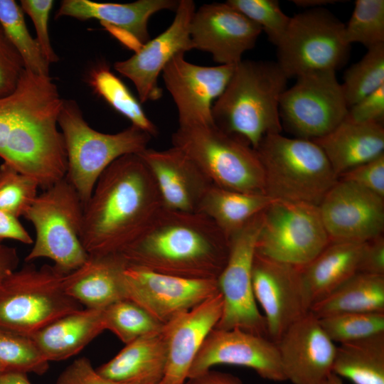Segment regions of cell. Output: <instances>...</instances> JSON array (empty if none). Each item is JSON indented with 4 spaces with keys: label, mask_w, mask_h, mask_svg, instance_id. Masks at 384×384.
Masks as SVG:
<instances>
[{
    "label": "cell",
    "mask_w": 384,
    "mask_h": 384,
    "mask_svg": "<svg viewBox=\"0 0 384 384\" xmlns=\"http://www.w3.org/2000/svg\"><path fill=\"white\" fill-rule=\"evenodd\" d=\"M63 102L50 76L26 69L16 90L0 98V157L43 190L66 174L65 144L58 129Z\"/></svg>",
    "instance_id": "obj_1"
},
{
    "label": "cell",
    "mask_w": 384,
    "mask_h": 384,
    "mask_svg": "<svg viewBox=\"0 0 384 384\" xmlns=\"http://www.w3.org/2000/svg\"><path fill=\"white\" fill-rule=\"evenodd\" d=\"M155 181L138 154L112 163L84 206L81 241L88 255L120 254L163 208Z\"/></svg>",
    "instance_id": "obj_2"
},
{
    "label": "cell",
    "mask_w": 384,
    "mask_h": 384,
    "mask_svg": "<svg viewBox=\"0 0 384 384\" xmlns=\"http://www.w3.org/2000/svg\"><path fill=\"white\" fill-rule=\"evenodd\" d=\"M229 239L198 212L163 208L120 255L127 265L191 279H217L228 257Z\"/></svg>",
    "instance_id": "obj_3"
},
{
    "label": "cell",
    "mask_w": 384,
    "mask_h": 384,
    "mask_svg": "<svg viewBox=\"0 0 384 384\" xmlns=\"http://www.w3.org/2000/svg\"><path fill=\"white\" fill-rule=\"evenodd\" d=\"M288 78L270 60H242L213 103V123L256 149L265 136L281 133L279 105Z\"/></svg>",
    "instance_id": "obj_4"
},
{
    "label": "cell",
    "mask_w": 384,
    "mask_h": 384,
    "mask_svg": "<svg viewBox=\"0 0 384 384\" xmlns=\"http://www.w3.org/2000/svg\"><path fill=\"white\" fill-rule=\"evenodd\" d=\"M255 150L264 170L265 194L272 199L319 206L337 181L313 140L269 134Z\"/></svg>",
    "instance_id": "obj_5"
},
{
    "label": "cell",
    "mask_w": 384,
    "mask_h": 384,
    "mask_svg": "<svg viewBox=\"0 0 384 384\" xmlns=\"http://www.w3.org/2000/svg\"><path fill=\"white\" fill-rule=\"evenodd\" d=\"M67 157L65 178L75 189L83 206L106 169L117 159L138 154L147 148L151 136L131 125L115 134L92 129L78 103L63 100L58 119Z\"/></svg>",
    "instance_id": "obj_6"
},
{
    "label": "cell",
    "mask_w": 384,
    "mask_h": 384,
    "mask_svg": "<svg viewBox=\"0 0 384 384\" xmlns=\"http://www.w3.org/2000/svg\"><path fill=\"white\" fill-rule=\"evenodd\" d=\"M171 142L213 185L265 194L264 170L259 156L242 139L213 124L178 127Z\"/></svg>",
    "instance_id": "obj_7"
},
{
    "label": "cell",
    "mask_w": 384,
    "mask_h": 384,
    "mask_svg": "<svg viewBox=\"0 0 384 384\" xmlns=\"http://www.w3.org/2000/svg\"><path fill=\"white\" fill-rule=\"evenodd\" d=\"M26 263L0 281V329L31 336L83 308L65 292V274L53 265Z\"/></svg>",
    "instance_id": "obj_8"
},
{
    "label": "cell",
    "mask_w": 384,
    "mask_h": 384,
    "mask_svg": "<svg viewBox=\"0 0 384 384\" xmlns=\"http://www.w3.org/2000/svg\"><path fill=\"white\" fill-rule=\"evenodd\" d=\"M83 209L80 196L65 178L38 194L23 216L36 233L26 262L48 258L64 274L80 267L88 257L81 241Z\"/></svg>",
    "instance_id": "obj_9"
},
{
    "label": "cell",
    "mask_w": 384,
    "mask_h": 384,
    "mask_svg": "<svg viewBox=\"0 0 384 384\" xmlns=\"http://www.w3.org/2000/svg\"><path fill=\"white\" fill-rule=\"evenodd\" d=\"M344 23L329 11L309 9L290 18L276 46L278 64L289 79L320 70L336 71L348 60Z\"/></svg>",
    "instance_id": "obj_10"
},
{
    "label": "cell",
    "mask_w": 384,
    "mask_h": 384,
    "mask_svg": "<svg viewBox=\"0 0 384 384\" xmlns=\"http://www.w3.org/2000/svg\"><path fill=\"white\" fill-rule=\"evenodd\" d=\"M329 242L318 206L274 199L262 211L255 253L303 267Z\"/></svg>",
    "instance_id": "obj_11"
},
{
    "label": "cell",
    "mask_w": 384,
    "mask_h": 384,
    "mask_svg": "<svg viewBox=\"0 0 384 384\" xmlns=\"http://www.w3.org/2000/svg\"><path fill=\"white\" fill-rule=\"evenodd\" d=\"M336 71L302 74L286 88L279 105L282 126L297 138L314 140L333 130L346 117L347 105Z\"/></svg>",
    "instance_id": "obj_12"
},
{
    "label": "cell",
    "mask_w": 384,
    "mask_h": 384,
    "mask_svg": "<svg viewBox=\"0 0 384 384\" xmlns=\"http://www.w3.org/2000/svg\"><path fill=\"white\" fill-rule=\"evenodd\" d=\"M262 218V212L229 238L228 260L217 279L223 311L214 329H238L268 338L265 317L256 304L252 278Z\"/></svg>",
    "instance_id": "obj_13"
},
{
    "label": "cell",
    "mask_w": 384,
    "mask_h": 384,
    "mask_svg": "<svg viewBox=\"0 0 384 384\" xmlns=\"http://www.w3.org/2000/svg\"><path fill=\"white\" fill-rule=\"evenodd\" d=\"M252 287L264 311L267 337L276 343L294 323L310 312L302 267L255 254Z\"/></svg>",
    "instance_id": "obj_14"
},
{
    "label": "cell",
    "mask_w": 384,
    "mask_h": 384,
    "mask_svg": "<svg viewBox=\"0 0 384 384\" xmlns=\"http://www.w3.org/2000/svg\"><path fill=\"white\" fill-rule=\"evenodd\" d=\"M125 299L165 324L220 292L217 279H191L127 265L123 271Z\"/></svg>",
    "instance_id": "obj_15"
},
{
    "label": "cell",
    "mask_w": 384,
    "mask_h": 384,
    "mask_svg": "<svg viewBox=\"0 0 384 384\" xmlns=\"http://www.w3.org/2000/svg\"><path fill=\"white\" fill-rule=\"evenodd\" d=\"M236 65L201 66L175 55L162 70L163 80L177 107L178 127L213 124L212 107L225 89Z\"/></svg>",
    "instance_id": "obj_16"
},
{
    "label": "cell",
    "mask_w": 384,
    "mask_h": 384,
    "mask_svg": "<svg viewBox=\"0 0 384 384\" xmlns=\"http://www.w3.org/2000/svg\"><path fill=\"white\" fill-rule=\"evenodd\" d=\"M330 242H366L383 235L384 198L337 179L318 206Z\"/></svg>",
    "instance_id": "obj_17"
},
{
    "label": "cell",
    "mask_w": 384,
    "mask_h": 384,
    "mask_svg": "<svg viewBox=\"0 0 384 384\" xmlns=\"http://www.w3.org/2000/svg\"><path fill=\"white\" fill-rule=\"evenodd\" d=\"M195 11L193 1H178L174 21L164 31L146 42L129 58L114 64L117 71L133 82L140 102L160 99L159 74L175 55L193 49L190 24Z\"/></svg>",
    "instance_id": "obj_18"
},
{
    "label": "cell",
    "mask_w": 384,
    "mask_h": 384,
    "mask_svg": "<svg viewBox=\"0 0 384 384\" xmlns=\"http://www.w3.org/2000/svg\"><path fill=\"white\" fill-rule=\"evenodd\" d=\"M223 364L251 368L270 381H286L276 343L240 329H213L194 358L188 380Z\"/></svg>",
    "instance_id": "obj_19"
},
{
    "label": "cell",
    "mask_w": 384,
    "mask_h": 384,
    "mask_svg": "<svg viewBox=\"0 0 384 384\" xmlns=\"http://www.w3.org/2000/svg\"><path fill=\"white\" fill-rule=\"evenodd\" d=\"M262 28L226 2L203 4L190 24L193 49L208 52L220 65H237L254 48Z\"/></svg>",
    "instance_id": "obj_20"
},
{
    "label": "cell",
    "mask_w": 384,
    "mask_h": 384,
    "mask_svg": "<svg viewBox=\"0 0 384 384\" xmlns=\"http://www.w3.org/2000/svg\"><path fill=\"white\" fill-rule=\"evenodd\" d=\"M275 343L285 379L292 384H319L332 373L336 346L311 311Z\"/></svg>",
    "instance_id": "obj_21"
},
{
    "label": "cell",
    "mask_w": 384,
    "mask_h": 384,
    "mask_svg": "<svg viewBox=\"0 0 384 384\" xmlns=\"http://www.w3.org/2000/svg\"><path fill=\"white\" fill-rule=\"evenodd\" d=\"M220 292L164 324L166 366L160 384H186L191 364L223 311Z\"/></svg>",
    "instance_id": "obj_22"
},
{
    "label": "cell",
    "mask_w": 384,
    "mask_h": 384,
    "mask_svg": "<svg viewBox=\"0 0 384 384\" xmlns=\"http://www.w3.org/2000/svg\"><path fill=\"white\" fill-rule=\"evenodd\" d=\"M178 4V1L174 0H139L127 4L63 0L56 17L98 20L114 36L136 52L149 41V18L162 10H176Z\"/></svg>",
    "instance_id": "obj_23"
},
{
    "label": "cell",
    "mask_w": 384,
    "mask_h": 384,
    "mask_svg": "<svg viewBox=\"0 0 384 384\" xmlns=\"http://www.w3.org/2000/svg\"><path fill=\"white\" fill-rule=\"evenodd\" d=\"M138 155L155 181L164 208L196 212L212 183L183 152L174 146L146 148Z\"/></svg>",
    "instance_id": "obj_24"
},
{
    "label": "cell",
    "mask_w": 384,
    "mask_h": 384,
    "mask_svg": "<svg viewBox=\"0 0 384 384\" xmlns=\"http://www.w3.org/2000/svg\"><path fill=\"white\" fill-rule=\"evenodd\" d=\"M126 266L120 254L88 255L80 267L65 274V291L85 308L104 309L125 299L123 271Z\"/></svg>",
    "instance_id": "obj_25"
},
{
    "label": "cell",
    "mask_w": 384,
    "mask_h": 384,
    "mask_svg": "<svg viewBox=\"0 0 384 384\" xmlns=\"http://www.w3.org/2000/svg\"><path fill=\"white\" fill-rule=\"evenodd\" d=\"M313 141L324 153L337 178L384 154L383 123L356 122L346 117L330 132Z\"/></svg>",
    "instance_id": "obj_26"
},
{
    "label": "cell",
    "mask_w": 384,
    "mask_h": 384,
    "mask_svg": "<svg viewBox=\"0 0 384 384\" xmlns=\"http://www.w3.org/2000/svg\"><path fill=\"white\" fill-rule=\"evenodd\" d=\"M102 309H82L66 314L31 336L48 361L66 360L77 355L105 331Z\"/></svg>",
    "instance_id": "obj_27"
},
{
    "label": "cell",
    "mask_w": 384,
    "mask_h": 384,
    "mask_svg": "<svg viewBox=\"0 0 384 384\" xmlns=\"http://www.w3.org/2000/svg\"><path fill=\"white\" fill-rule=\"evenodd\" d=\"M161 331L125 344L114 357L96 370L117 382L160 384L166 366V348Z\"/></svg>",
    "instance_id": "obj_28"
},
{
    "label": "cell",
    "mask_w": 384,
    "mask_h": 384,
    "mask_svg": "<svg viewBox=\"0 0 384 384\" xmlns=\"http://www.w3.org/2000/svg\"><path fill=\"white\" fill-rule=\"evenodd\" d=\"M364 245L365 242H330L310 263L302 267L311 306L358 272Z\"/></svg>",
    "instance_id": "obj_29"
},
{
    "label": "cell",
    "mask_w": 384,
    "mask_h": 384,
    "mask_svg": "<svg viewBox=\"0 0 384 384\" xmlns=\"http://www.w3.org/2000/svg\"><path fill=\"white\" fill-rule=\"evenodd\" d=\"M266 194L246 193L211 185L196 212L211 219L229 238L261 213L273 201Z\"/></svg>",
    "instance_id": "obj_30"
},
{
    "label": "cell",
    "mask_w": 384,
    "mask_h": 384,
    "mask_svg": "<svg viewBox=\"0 0 384 384\" xmlns=\"http://www.w3.org/2000/svg\"><path fill=\"white\" fill-rule=\"evenodd\" d=\"M310 311L318 319L346 312H384V275L357 272L314 303Z\"/></svg>",
    "instance_id": "obj_31"
},
{
    "label": "cell",
    "mask_w": 384,
    "mask_h": 384,
    "mask_svg": "<svg viewBox=\"0 0 384 384\" xmlns=\"http://www.w3.org/2000/svg\"><path fill=\"white\" fill-rule=\"evenodd\" d=\"M332 373L353 384H384V332L340 343Z\"/></svg>",
    "instance_id": "obj_32"
},
{
    "label": "cell",
    "mask_w": 384,
    "mask_h": 384,
    "mask_svg": "<svg viewBox=\"0 0 384 384\" xmlns=\"http://www.w3.org/2000/svg\"><path fill=\"white\" fill-rule=\"evenodd\" d=\"M90 83L95 93L127 117L132 125L151 137L157 135V127L147 117L140 102L107 65H100L91 72Z\"/></svg>",
    "instance_id": "obj_33"
},
{
    "label": "cell",
    "mask_w": 384,
    "mask_h": 384,
    "mask_svg": "<svg viewBox=\"0 0 384 384\" xmlns=\"http://www.w3.org/2000/svg\"><path fill=\"white\" fill-rule=\"evenodd\" d=\"M0 27L22 58L25 69L38 75L50 76V64L36 39L31 36L23 11L15 1L0 0Z\"/></svg>",
    "instance_id": "obj_34"
},
{
    "label": "cell",
    "mask_w": 384,
    "mask_h": 384,
    "mask_svg": "<svg viewBox=\"0 0 384 384\" xmlns=\"http://www.w3.org/2000/svg\"><path fill=\"white\" fill-rule=\"evenodd\" d=\"M102 319L105 329L112 332L124 344L159 333L164 327L142 307L127 299L105 307Z\"/></svg>",
    "instance_id": "obj_35"
},
{
    "label": "cell",
    "mask_w": 384,
    "mask_h": 384,
    "mask_svg": "<svg viewBox=\"0 0 384 384\" xmlns=\"http://www.w3.org/2000/svg\"><path fill=\"white\" fill-rule=\"evenodd\" d=\"M367 50L346 70L341 83L348 108L384 85V44Z\"/></svg>",
    "instance_id": "obj_36"
},
{
    "label": "cell",
    "mask_w": 384,
    "mask_h": 384,
    "mask_svg": "<svg viewBox=\"0 0 384 384\" xmlns=\"http://www.w3.org/2000/svg\"><path fill=\"white\" fill-rule=\"evenodd\" d=\"M49 363L31 336L0 329V371L43 375Z\"/></svg>",
    "instance_id": "obj_37"
},
{
    "label": "cell",
    "mask_w": 384,
    "mask_h": 384,
    "mask_svg": "<svg viewBox=\"0 0 384 384\" xmlns=\"http://www.w3.org/2000/svg\"><path fill=\"white\" fill-rule=\"evenodd\" d=\"M344 36L348 44L361 43L367 49L384 44V1L356 0Z\"/></svg>",
    "instance_id": "obj_38"
},
{
    "label": "cell",
    "mask_w": 384,
    "mask_h": 384,
    "mask_svg": "<svg viewBox=\"0 0 384 384\" xmlns=\"http://www.w3.org/2000/svg\"><path fill=\"white\" fill-rule=\"evenodd\" d=\"M334 343H342L384 332V312H346L319 319Z\"/></svg>",
    "instance_id": "obj_39"
},
{
    "label": "cell",
    "mask_w": 384,
    "mask_h": 384,
    "mask_svg": "<svg viewBox=\"0 0 384 384\" xmlns=\"http://www.w3.org/2000/svg\"><path fill=\"white\" fill-rule=\"evenodd\" d=\"M39 184L26 175L4 162L0 165V210L17 217L23 216L38 196Z\"/></svg>",
    "instance_id": "obj_40"
},
{
    "label": "cell",
    "mask_w": 384,
    "mask_h": 384,
    "mask_svg": "<svg viewBox=\"0 0 384 384\" xmlns=\"http://www.w3.org/2000/svg\"><path fill=\"white\" fill-rule=\"evenodd\" d=\"M230 6L257 24L268 40L277 46L284 35L290 18L277 0H228Z\"/></svg>",
    "instance_id": "obj_41"
},
{
    "label": "cell",
    "mask_w": 384,
    "mask_h": 384,
    "mask_svg": "<svg viewBox=\"0 0 384 384\" xmlns=\"http://www.w3.org/2000/svg\"><path fill=\"white\" fill-rule=\"evenodd\" d=\"M21 7L32 20L36 33V41L42 53L49 64L58 60L50 43L48 20L53 5L52 0H21Z\"/></svg>",
    "instance_id": "obj_42"
},
{
    "label": "cell",
    "mask_w": 384,
    "mask_h": 384,
    "mask_svg": "<svg viewBox=\"0 0 384 384\" xmlns=\"http://www.w3.org/2000/svg\"><path fill=\"white\" fill-rule=\"evenodd\" d=\"M24 69L22 58L0 27V98L16 90Z\"/></svg>",
    "instance_id": "obj_43"
},
{
    "label": "cell",
    "mask_w": 384,
    "mask_h": 384,
    "mask_svg": "<svg viewBox=\"0 0 384 384\" xmlns=\"http://www.w3.org/2000/svg\"><path fill=\"white\" fill-rule=\"evenodd\" d=\"M337 179L384 198V154L344 172Z\"/></svg>",
    "instance_id": "obj_44"
},
{
    "label": "cell",
    "mask_w": 384,
    "mask_h": 384,
    "mask_svg": "<svg viewBox=\"0 0 384 384\" xmlns=\"http://www.w3.org/2000/svg\"><path fill=\"white\" fill-rule=\"evenodd\" d=\"M346 118L356 122L383 123L384 119V85L350 107Z\"/></svg>",
    "instance_id": "obj_45"
},
{
    "label": "cell",
    "mask_w": 384,
    "mask_h": 384,
    "mask_svg": "<svg viewBox=\"0 0 384 384\" xmlns=\"http://www.w3.org/2000/svg\"><path fill=\"white\" fill-rule=\"evenodd\" d=\"M56 384H129L100 375L85 357L75 359L58 376Z\"/></svg>",
    "instance_id": "obj_46"
},
{
    "label": "cell",
    "mask_w": 384,
    "mask_h": 384,
    "mask_svg": "<svg viewBox=\"0 0 384 384\" xmlns=\"http://www.w3.org/2000/svg\"><path fill=\"white\" fill-rule=\"evenodd\" d=\"M358 272L384 275V237L379 235L365 242Z\"/></svg>",
    "instance_id": "obj_47"
},
{
    "label": "cell",
    "mask_w": 384,
    "mask_h": 384,
    "mask_svg": "<svg viewBox=\"0 0 384 384\" xmlns=\"http://www.w3.org/2000/svg\"><path fill=\"white\" fill-rule=\"evenodd\" d=\"M18 218L0 210V242L4 240H13L26 245L33 243V238Z\"/></svg>",
    "instance_id": "obj_48"
},
{
    "label": "cell",
    "mask_w": 384,
    "mask_h": 384,
    "mask_svg": "<svg viewBox=\"0 0 384 384\" xmlns=\"http://www.w3.org/2000/svg\"><path fill=\"white\" fill-rule=\"evenodd\" d=\"M187 384H242L236 376L209 370L195 378L188 379Z\"/></svg>",
    "instance_id": "obj_49"
},
{
    "label": "cell",
    "mask_w": 384,
    "mask_h": 384,
    "mask_svg": "<svg viewBox=\"0 0 384 384\" xmlns=\"http://www.w3.org/2000/svg\"><path fill=\"white\" fill-rule=\"evenodd\" d=\"M19 261L15 247L0 242V281L18 268Z\"/></svg>",
    "instance_id": "obj_50"
},
{
    "label": "cell",
    "mask_w": 384,
    "mask_h": 384,
    "mask_svg": "<svg viewBox=\"0 0 384 384\" xmlns=\"http://www.w3.org/2000/svg\"><path fill=\"white\" fill-rule=\"evenodd\" d=\"M0 384H32L27 373L17 371L0 372Z\"/></svg>",
    "instance_id": "obj_51"
},
{
    "label": "cell",
    "mask_w": 384,
    "mask_h": 384,
    "mask_svg": "<svg viewBox=\"0 0 384 384\" xmlns=\"http://www.w3.org/2000/svg\"><path fill=\"white\" fill-rule=\"evenodd\" d=\"M293 4L297 6L309 9L321 8L323 6L341 2L337 0H293Z\"/></svg>",
    "instance_id": "obj_52"
},
{
    "label": "cell",
    "mask_w": 384,
    "mask_h": 384,
    "mask_svg": "<svg viewBox=\"0 0 384 384\" xmlns=\"http://www.w3.org/2000/svg\"><path fill=\"white\" fill-rule=\"evenodd\" d=\"M319 384H345L341 378L331 373Z\"/></svg>",
    "instance_id": "obj_53"
},
{
    "label": "cell",
    "mask_w": 384,
    "mask_h": 384,
    "mask_svg": "<svg viewBox=\"0 0 384 384\" xmlns=\"http://www.w3.org/2000/svg\"><path fill=\"white\" fill-rule=\"evenodd\" d=\"M186 384H187V382H186Z\"/></svg>",
    "instance_id": "obj_54"
},
{
    "label": "cell",
    "mask_w": 384,
    "mask_h": 384,
    "mask_svg": "<svg viewBox=\"0 0 384 384\" xmlns=\"http://www.w3.org/2000/svg\"><path fill=\"white\" fill-rule=\"evenodd\" d=\"M1 372V371H0Z\"/></svg>",
    "instance_id": "obj_55"
}]
</instances>
